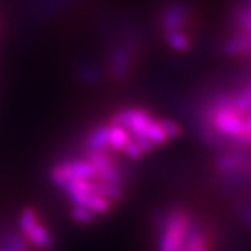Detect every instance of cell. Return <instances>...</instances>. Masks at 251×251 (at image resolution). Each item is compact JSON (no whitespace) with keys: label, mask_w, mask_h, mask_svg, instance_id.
I'll return each mask as SVG.
<instances>
[{"label":"cell","mask_w":251,"mask_h":251,"mask_svg":"<svg viewBox=\"0 0 251 251\" xmlns=\"http://www.w3.org/2000/svg\"><path fill=\"white\" fill-rule=\"evenodd\" d=\"M85 154L59 162L51 173L71 203L77 223H91L109 212L123 197L124 176L112 153L85 149Z\"/></svg>","instance_id":"obj_1"},{"label":"cell","mask_w":251,"mask_h":251,"mask_svg":"<svg viewBox=\"0 0 251 251\" xmlns=\"http://www.w3.org/2000/svg\"><path fill=\"white\" fill-rule=\"evenodd\" d=\"M29 244L19 233H6L0 239V251H30Z\"/></svg>","instance_id":"obj_6"},{"label":"cell","mask_w":251,"mask_h":251,"mask_svg":"<svg viewBox=\"0 0 251 251\" xmlns=\"http://www.w3.org/2000/svg\"><path fill=\"white\" fill-rule=\"evenodd\" d=\"M189 11L185 5H171L164 15V29L167 30V41L171 49L185 51L189 49L191 41L185 32Z\"/></svg>","instance_id":"obj_4"},{"label":"cell","mask_w":251,"mask_h":251,"mask_svg":"<svg viewBox=\"0 0 251 251\" xmlns=\"http://www.w3.org/2000/svg\"><path fill=\"white\" fill-rule=\"evenodd\" d=\"M195 228L194 220L188 210H170L160 228L159 251H188V242Z\"/></svg>","instance_id":"obj_3"},{"label":"cell","mask_w":251,"mask_h":251,"mask_svg":"<svg viewBox=\"0 0 251 251\" xmlns=\"http://www.w3.org/2000/svg\"><path fill=\"white\" fill-rule=\"evenodd\" d=\"M20 235L30 247L49 248L51 245V235L35 210H23L20 215Z\"/></svg>","instance_id":"obj_5"},{"label":"cell","mask_w":251,"mask_h":251,"mask_svg":"<svg viewBox=\"0 0 251 251\" xmlns=\"http://www.w3.org/2000/svg\"><path fill=\"white\" fill-rule=\"evenodd\" d=\"M206 127L221 141L247 146L250 141V89L221 94L206 112Z\"/></svg>","instance_id":"obj_2"}]
</instances>
